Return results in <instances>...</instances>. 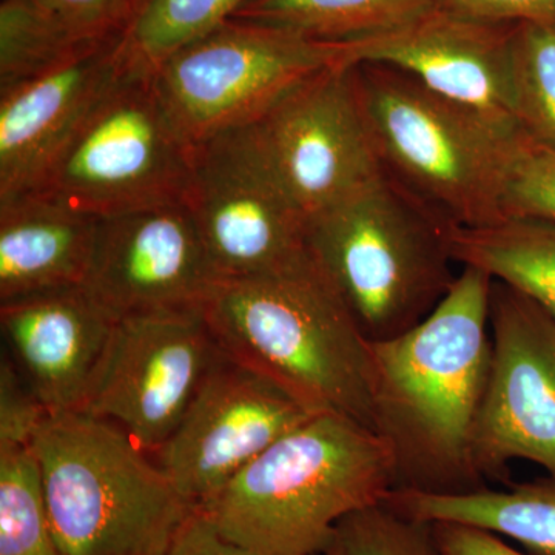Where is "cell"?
I'll use <instances>...</instances> for the list:
<instances>
[{"label": "cell", "mask_w": 555, "mask_h": 555, "mask_svg": "<svg viewBox=\"0 0 555 555\" xmlns=\"http://www.w3.org/2000/svg\"><path fill=\"white\" fill-rule=\"evenodd\" d=\"M203 313L224 356L315 414L375 433L372 341L312 258L270 275L217 281Z\"/></svg>", "instance_id": "cell-2"}, {"label": "cell", "mask_w": 555, "mask_h": 555, "mask_svg": "<svg viewBox=\"0 0 555 555\" xmlns=\"http://www.w3.org/2000/svg\"><path fill=\"white\" fill-rule=\"evenodd\" d=\"M392 489L396 463L386 441L346 416L318 414L198 509L258 555H320L341 518Z\"/></svg>", "instance_id": "cell-3"}, {"label": "cell", "mask_w": 555, "mask_h": 555, "mask_svg": "<svg viewBox=\"0 0 555 555\" xmlns=\"http://www.w3.org/2000/svg\"><path fill=\"white\" fill-rule=\"evenodd\" d=\"M100 218L39 190L0 198V302L83 286Z\"/></svg>", "instance_id": "cell-18"}, {"label": "cell", "mask_w": 555, "mask_h": 555, "mask_svg": "<svg viewBox=\"0 0 555 555\" xmlns=\"http://www.w3.org/2000/svg\"><path fill=\"white\" fill-rule=\"evenodd\" d=\"M492 356L474 436L480 476L505 480L526 460L555 478V318L531 298L492 280Z\"/></svg>", "instance_id": "cell-12"}, {"label": "cell", "mask_w": 555, "mask_h": 555, "mask_svg": "<svg viewBox=\"0 0 555 555\" xmlns=\"http://www.w3.org/2000/svg\"><path fill=\"white\" fill-rule=\"evenodd\" d=\"M383 502L430 524L485 529L517 543L529 555H555V478L455 495L392 489Z\"/></svg>", "instance_id": "cell-19"}, {"label": "cell", "mask_w": 555, "mask_h": 555, "mask_svg": "<svg viewBox=\"0 0 555 555\" xmlns=\"http://www.w3.org/2000/svg\"><path fill=\"white\" fill-rule=\"evenodd\" d=\"M338 64H347L346 43L230 20L170 54L153 78L171 122L193 147L250 126L288 91Z\"/></svg>", "instance_id": "cell-8"}, {"label": "cell", "mask_w": 555, "mask_h": 555, "mask_svg": "<svg viewBox=\"0 0 555 555\" xmlns=\"http://www.w3.org/2000/svg\"><path fill=\"white\" fill-rule=\"evenodd\" d=\"M182 203L217 281L270 275L310 258L308 215L281 188L244 129L193 145Z\"/></svg>", "instance_id": "cell-9"}, {"label": "cell", "mask_w": 555, "mask_h": 555, "mask_svg": "<svg viewBox=\"0 0 555 555\" xmlns=\"http://www.w3.org/2000/svg\"><path fill=\"white\" fill-rule=\"evenodd\" d=\"M517 27L438 5L398 30L346 43L347 64L403 69L434 93L521 133L513 89Z\"/></svg>", "instance_id": "cell-15"}, {"label": "cell", "mask_w": 555, "mask_h": 555, "mask_svg": "<svg viewBox=\"0 0 555 555\" xmlns=\"http://www.w3.org/2000/svg\"><path fill=\"white\" fill-rule=\"evenodd\" d=\"M116 323L86 286L0 302V326L14 363L50 414L80 411Z\"/></svg>", "instance_id": "cell-16"}, {"label": "cell", "mask_w": 555, "mask_h": 555, "mask_svg": "<svg viewBox=\"0 0 555 555\" xmlns=\"http://www.w3.org/2000/svg\"><path fill=\"white\" fill-rule=\"evenodd\" d=\"M449 229L385 171L308 218L310 258L369 341L406 334L455 281Z\"/></svg>", "instance_id": "cell-5"}, {"label": "cell", "mask_w": 555, "mask_h": 555, "mask_svg": "<svg viewBox=\"0 0 555 555\" xmlns=\"http://www.w3.org/2000/svg\"><path fill=\"white\" fill-rule=\"evenodd\" d=\"M60 555H166L196 507L115 423L57 412L31 443Z\"/></svg>", "instance_id": "cell-4"}, {"label": "cell", "mask_w": 555, "mask_h": 555, "mask_svg": "<svg viewBox=\"0 0 555 555\" xmlns=\"http://www.w3.org/2000/svg\"><path fill=\"white\" fill-rule=\"evenodd\" d=\"M0 555H60L31 447L0 448Z\"/></svg>", "instance_id": "cell-24"}, {"label": "cell", "mask_w": 555, "mask_h": 555, "mask_svg": "<svg viewBox=\"0 0 555 555\" xmlns=\"http://www.w3.org/2000/svg\"><path fill=\"white\" fill-rule=\"evenodd\" d=\"M441 7L503 24L555 25V0H441Z\"/></svg>", "instance_id": "cell-30"}, {"label": "cell", "mask_w": 555, "mask_h": 555, "mask_svg": "<svg viewBox=\"0 0 555 555\" xmlns=\"http://www.w3.org/2000/svg\"><path fill=\"white\" fill-rule=\"evenodd\" d=\"M244 130L308 218L382 173L352 65L310 76Z\"/></svg>", "instance_id": "cell-10"}, {"label": "cell", "mask_w": 555, "mask_h": 555, "mask_svg": "<svg viewBox=\"0 0 555 555\" xmlns=\"http://www.w3.org/2000/svg\"><path fill=\"white\" fill-rule=\"evenodd\" d=\"M513 73L518 129L555 149V25L518 24Z\"/></svg>", "instance_id": "cell-25"}, {"label": "cell", "mask_w": 555, "mask_h": 555, "mask_svg": "<svg viewBox=\"0 0 555 555\" xmlns=\"http://www.w3.org/2000/svg\"><path fill=\"white\" fill-rule=\"evenodd\" d=\"M320 555H443L434 524L385 502L350 513L335 526Z\"/></svg>", "instance_id": "cell-26"}, {"label": "cell", "mask_w": 555, "mask_h": 555, "mask_svg": "<svg viewBox=\"0 0 555 555\" xmlns=\"http://www.w3.org/2000/svg\"><path fill=\"white\" fill-rule=\"evenodd\" d=\"M131 2H133V7H134V3H137V2H138V0H131Z\"/></svg>", "instance_id": "cell-33"}, {"label": "cell", "mask_w": 555, "mask_h": 555, "mask_svg": "<svg viewBox=\"0 0 555 555\" xmlns=\"http://www.w3.org/2000/svg\"><path fill=\"white\" fill-rule=\"evenodd\" d=\"M43 9L86 40L115 38L126 30L133 2L131 0H38Z\"/></svg>", "instance_id": "cell-29"}, {"label": "cell", "mask_w": 555, "mask_h": 555, "mask_svg": "<svg viewBox=\"0 0 555 555\" xmlns=\"http://www.w3.org/2000/svg\"><path fill=\"white\" fill-rule=\"evenodd\" d=\"M166 555H258L228 539L196 507Z\"/></svg>", "instance_id": "cell-31"}, {"label": "cell", "mask_w": 555, "mask_h": 555, "mask_svg": "<svg viewBox=\"0 0 555 555\" xmlns=\"http://www.w3.org/2000/svg\"><path fill=\"white\" fill-rule=\"evenodd\" d=\"M503 218L555 222V149L517 138L507 164L502 195Z\"/></svg>", "instance_id": "cell-27"}, {"label": "cell", "mask_w": 555, "mask_h": 555, "mask_svg": "<svg viewBox=\"0 0 555 555\" xmlns=\"http://www.w3.org/2000/svg\"><path fill=\"white\" fill-rule=\"evenodd\" d=\"M438 5L441 0H248L232 20L350 43L398 30Z\"/></svg>", "instance_id": "cell-21"}, {"label": "cell", "mask_w": 555, "mask_h": 555, "mask_svg": "<svg viewBox=\"0 0 555 555\" xmlns=\"http://www.w3.org/2000/svg\"><path fill=\"white\" fill-rule=\"evenodd\" d=\"M96 42L76 36L38 0H2L0 89L35 78Z\"/></svg>", "instance_id": "cell-23"}, {"label": "cell", "mask_w": 555, "mask_h": 555, "mask_svg": "<svg viewBox=\"0 0 555 555\" xmlns=\"http://www.w3.org/2000/svg\"><path fill=\"white\" fill-rule=\"evenodd\" d=\"M352 76L387 177L448 228L503 219L507 164L521 133L434 93L403 69L360 62Z\"/></svg>", "instance_id": "cell-6"}, {"label": "cell", "mask_w": 555, "mask_h": 555, "mask_svg": "<svg viewBox=\"0 0 555 555\" xmlns=\"http://www.w3.org/2000/svg\"><path fill=\"white\" fill-rule=\"evenodd\" d=\"M124 65L122 33L0 89V198L36 188Z\"/></svg>", "instance_id": "cell-17"}, {"label": "cell", "mask_w": 555, "mask_h": 555, "mask_svg": "<svg viewBox=\"0 0 555 555\" xmlns=\"http://www.w3.org/2000/svg\"><path fill=\"white\" fill-rule=\"evenodd\" d=\"M492 278L462 268L444 298L406 334L372 343L374 426L396 463V489L469 494L488 488L474 463L492 341Z\"/></svg>", "instance_id": "cell-1"}, {"label": "cell", "mask_w": 555, "mask_h": 555, "mask_svg": "<svg viewBox=\"0 0 555 555\" xmlns=\"http://www.w3.org/2000/svg\"><path fill=\"white\" fill-rule=\"evenodd\" d=\"M192 152L160 101L153 72L124 53L118 76L31 190L96 218L182 203Z\"/></svg>", "instance_id": "cell-7"}, {"label": "cell", "mask_w": 555, "mask_h": 555, "mask_svg": "<svg viewBox=\"0 0 555 555\" xmlns=\"http://www.w3.org/2000/svg\"><path fill=\"white\" fill-rule=\"evenodd\" d=\"M315 412L224 353L215 361L173 434L152 454L195 507Z\"/></svg>", "instance_id": "cell-13"}, {"label": "cell", "mask_w": 555, "mask_h": 555, "mask_svg": "<svg viewBox=\"0 0 555 555\" xmlns=\"http://www.w3.org/2000/svg\"><path fill=\"white\" fill-rule=\"evenodd\" d=\"M215 283L184 203L100 218L83 286L116 321L203 309Z\"/></svg>", "instance_id": "cell-14"}, {"label": "cell", "mask_w": 555, "mask_h": 555, "mask_svg": "<svg viewBox=\"0 0 555 555\" xmlns=\"http://www.w3.org/2000/svg\"><path fill=\"white\" fill-rule=\"evenodd\" d=\"M452 258L531 298L555 318V222L503 218L474 229H449Z\"/></svg>", "instance_id": "cell-20"}, {"label": "cell", "mask_w": 555, "mask_h": 555, "mask_svg": "<svg viewBox=\"0 0 555 555\" xmlns=\"http://www.w3.org/2000/svg\"><path fill=\"white\" fill-rule=\"evenodd\" d=\"M50 415L30 383L2 353L0 360V448L31 447L40 425Z\"/></svg>", "instance_id": "cell-28"}, {"label": "cell", "mask_w": 555, "mask_h": 555, "mask_svg": "<svg viewBox=\"0 0 555 555\" xmlns=\"http://www.w3.org/2000/svg\"><path fill=\"white\" fill-rule=\"evenodd\" d=\"M434 531L443 555H529L502 537L473 526L438 521Z\"/></svg>", "instance_id": "cell-32"}, {"label": "cell", "mask_w": 555, "mask_h": 555, "mask_svg": "<svg viewBox=\"0 0 555 555\" xmlns=\"http://www.w3.org/2000/svg\"><path fill=\"white\" fill-rule=\"evenodd\" d=\"M248 0H138L126 30L127 60L153 72L175 51L232 20Z\"/></svg>", "instance_id": "cell-22"}, {"label": "cell", "mask_w": 555, "mask_h": 555, "mask_svg": "<svg viewBox=\"0 0 555 555\" xmlns=\"http://www.w3.org/2000/svg\"><path fill=\"white\" fill-rule=\"evenodd\" d=\"M221 353L203 309L122 318L78 412L115 423L155 454Z\"/></svg>", "instance_id": "cell-11"}]
</instances>
